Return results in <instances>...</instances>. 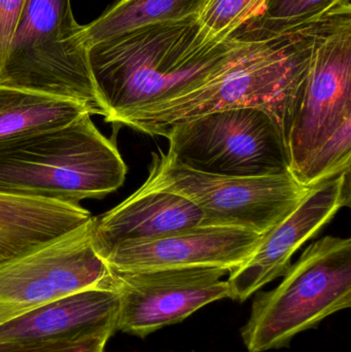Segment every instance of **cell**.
Masks as SVG:
<instances>
[{
    "instance_id": "1",
    "label": "cell",
    "mask_w": 351,
    "mask_h": 352,
    "mask_svg": "<svg viewBox=\"0 0 351 352\" xmlns=\"http://www.w3.org/2000/svg\"><path fill=\"white\" fill-rule=\"evenodd\" d=\"M245 39L208 41L197 19L130 31L89 49V63L106 123L130 127L142 113L210 82Z\"/></svg>"
},
{
    "instance_id": "2",
    "label": "cell",
    "mask_w": 351,
    "mask_h": 352,
    "mask_svg": "<svg viewBox=\"0 0 351 352\" xmlns=\"http://www.w3.org/2000/svg\"><path fill=\"white\" fill-rule=\"evenodd\" d=\"M326 20L270 36L234 35L245 43L224 70L192 92L142 113L129 128L154 136L214 111L258 109L269 113L284 135Z\"/></svg>"
},
{
    "instance_id": "3",
    "label": "cell",
    "mask_w": 351,
    "mask_h": 352,
    "mask_svg": "<svg viewBox=\"0 0 351 352\" xmlns=\"http://www.w3.org/2000/svg\"><path fill=\"white\" fill-rule=\"evenodd\" d=\"M284 140L290 173L306 188L350 170L351 12L321 25Z\"/></svg>"
},
{
    "instance_id": "4",
    "label": "cell",
    "mask_w": 351,
    "mask_h": 352,
    "mask_svg": "<svg viewBox=\"0 0 351 352\" xmlns=\"http://www.w3.org/2000/svg\"><path fill=\"white\" fill-rule=\"evenodd\" d=\"M126 175L117 144L90 113L0 146V192L78 203L115 192Z\"/></svg>"
},
{
    "instance_id": "5",
    "label": "cell",
    "mask_w": 351,
    "mask_h": 352,
    "mask_svg": "<svg viewBox=\"0 0 351 352\" xmlns=\"http://www.w3.org/2000/svg\"><path fill=\"white\" fill-rule=\"evenodd\" d=\"M282 277L275 289L253 298L240 330L247 352L286 349L297 335L350 308V238L313 242Z\"/></svg>"
},
{
    "instance_id": "6",
    "label": "cell",
    "mask_w": 351,
    "mask_h": 352,
    "mask_svg": "<svg viewBox=\"0 0 351 352\" xmlns=\"http://www.w3.org/2000/svg\"><path fill=\"white\" fill-rule=\"evenodd\" d=\"M89 49L70 0H27L0 67V85L78 101L102 116Z\"/></svg>"
},
{
    "instance_id": "7",
    "label": "cell",
    "mask_w": 351,
    "mask_h": 352,
    "mask_svg": "<svg viewBox=\"0 0 351 352\" xmlns=\"http://www.w3.org/2000/svg\"><path fill=\"white\" fill-rule=\"evenodd\" d=\"M159 136L167 154L188 168L210 175L263 176L290 173L284 132L258 109H225L174 124Z\"/></svg>"
},
{
    "instance_id": "8",
    "label": "cell",
    "mask_w": 351,
    "mask_h": 352,
    "mask_svg": "<svg viewBox=\"0 0 351 352\" xmlns=\"http://www.w3.org/2000/svg\"><path fill=\"white\" fill-rule=\"evenodd\" d=\"M144 184L185 197L204 226L238 227L265 235L295 210L309 188L290 173L263 176L210 175L188 168L167 153H152Z\"/></svg>"
},
{
    "instance_id": "9",
    "label": "cell",
    "mask_w": 351,
    "mask_h": 352,
    "mask_svg": "<svg viewBox=\"0 0 351 352\" xmlns=\"http://www.w3.org/2000/svg\"><path fill=\"white\" fill-rule=\"evenodd\" d=\"M93 227L92 217L61 237L0 263V327L76 292L113 289V272L93 245Z\"/></svg>"
},
{
    "instance_id": "10",
    "label": "cell",
    "mask_w": 351,
    "mask_h": 352,
    "mask_svg": "<svg viewBox=\"0 0 351 352\" xmlns=\"http://www.w3.org/2000/svg\"><path fill=\"white\" fill-rule=\"evenodd\" d=\"M111 272L119 298L117 331L139 338L231 298L228 280L223 279L229 270L218 267Z\"/></svg>"
},
{
    "instance_id": "11",
    "label": "cell",
    "mask_w": 351,
    "mask_h": 352,
    "mask_svg": "<svg viewBox=\"0 0 351 352\" xmlns=\"http://www.w3.org/2000/svg\"><path fill=\"white\" fill-rule=\"evenodd\" d=\"M350 206V170L310 186L294 211L264 235L259 245L228 283L233 301L245 302L262 287L284 276L293 256L315 237L343 207Z\"/></svg>"
},
{
    "instance_id": "12",
    "label": "cell",
    "mask_w": 351,
    "mask_h": 352,
    "mask_svg": "<svg viewBox=\"0 0 351 352\" xmlns=\"http://www.w3.org/2000/svg\"><path fill=\"white\" fill-rule=\"evenodd\" d=\"M264 235L238 227L198 226L146 241L120 244L103 260L115 272L218 267L238 268Z\"/></svg>"
},
{
    "instance_id": "13",
    "label": "cell",
    "mask_w": 351,
    "mask_h": 352,
    "mask_svg": "<svg viewBox=\"0 0 351 352\" xmlns=\"http://www.w3.org/2000/svg\"><path fill=\"white\" fill-rule=\"evenodd\" d=\"M198 226H204V215L194 203L144 184L123 202L94 217L93 245L103 258L120 244L157 239Z\"/></svg>"
},
{
    "instance_id": "14",
    "label": "cell",
    "mask_w": 351,
    "mask_h": 352,
    "mask_svg": "<svg viewBox=\"0 0 351 352\" xmlns=\"http://www.w3.org/2000/svg\"><path fill=\"white\" fill-rule=\"evenodd\" d=\"M115 289L91 287L54 300L0 327V343L76 338L117 331Z\"/></svg>"
},
{
    "instance_id": "15",
    "label": "cell",
    "mask_w": 351,
    "mask_h": 352,
    "mask_svg": "<svg viewBox=\"0 0 351 352\" xmlns=\"http://www.w3.org/2000/svg\"><path fill=\"white\" fill-rule=\"evenodd\" d=\"M91 219L78 203L0 192V263L53 241Z\"/></svg>"
},
{
    "instance_id": "16",
    "label": "cell",
    "mask_w": 351,
    "mask_h": 352,
    "mask_svg": "<svg viewBox=\"0 0 351 352\" xmlns=\"http://www.w3.org/2000/svg\"><path fill=\"white\" fill-rule=\"evenodd\" d=\"M86 113L92 116L78 101L0 85V146L67 125Z\"/></svg>"
},
{
    "instance_id": "17",
    "label": "cell",
    "mask_w": 351,
    "mask_h": 352,
    "mask_svg": "<svg viewBox=\"0 0 351 352\" xmlns=\"http://www.w3.org/2000/svg\"><path fill=\"white\" fill-rule=\"evenodd\" d=\"M205 0H119L84 25L89 47L152 25L197 19Z\"/></svg>"
},
{
    "instance_id": "18",
    "label": "cell",
    "mask_w": 351,
    "mask_h": 352,
    "mask_svg": "<svg viewBox=\"0 0 351 352\" xmlns=\"http://www.w3.org/2000/svg\"><path fill=\"white\" fill-rule=\"evenodd\" d=\"M350 12L351 0H268L263 14L234 35L282 34Z\"/></svg>"
},
{
    "instance_id": "19",
    "label": "cell",
    "mask_w": 351,
    "mask_h": 352,
    "mask_svg": "<svg viewBox=\"0 0 351 352\" xmlns=\"http://www.w3.org/2000/svg\"><path fill=\"white\" fill-rule=\"evenodd\" d=\"M268 0H205L197 23L208 41L223 43L263 14Z\"/></svg>"
},
{
    "instance_id": "20",
    "label": "cell",
    "mask_w": 351,
    "mask_h": 352,
    "mask_svg": "<svg viewBox=\"0 0 351 352\" xmlns=\"http://www.w3.org/2000/svg\"><path fill=\"white\" fill-rule=\"evenodd\" d=\"M113 333L47 341H19L0 343V352H105Z\"/></svg>"
},
{
    "instance_id": "21",
    "label": "cell",
    "mask_w": 351,
    "mask_h": 352,
    "mask_svg": "<svg viewBox=\"0 0 351 352\" xmlns=\"http://www.w3.org/2000/svg\"><path fill=\"white\" fill-rule=\"evenodd\" d=\"M27 0H0V67Z\"/></svg>"
},
{
    "instance_id": "22",
    "label": "cell",
    "mask_w": 351,
    "mask_h": 352,
    "mask_svg": "<svg viewBox=\"0 0 351 352\" xmlns=\"http://www.w3.org/2000/svg\"><path fill=\"white\" fill-rule=\"evenodd\" d=\"M191 352H195V351H191Z\"/></svg>"
}]
</instances>
